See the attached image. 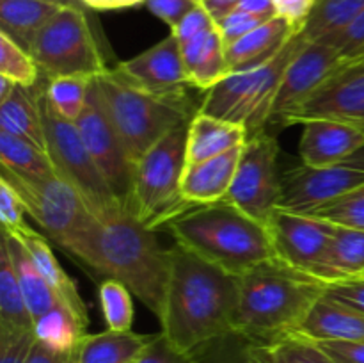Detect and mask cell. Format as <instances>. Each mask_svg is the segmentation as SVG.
<instances>
[{
  "mask_svg": "<svg viewBox=\"0 0 364 363\" xmlns=\"http://www.w3.org/2000/svg\"><path fill=\"white\" fill-rule=\"evenodd\" d=\"M95 273L121 281L160 319L171 274V249L128 209L91 216L64 249Z\"/></svg>",
  "mask_w": 364,
  "mask_h": 363,
  "instance_id": "6da1fadb",
  "label": "cell"
},
{
  "mask_svg": "<svg viewBox=\"0 0 364 363\" xmlns=\"http://www.w3.org/2000/svg\"><path fill=\"white\" fill-rule=\"evenodd\" d=\"M237 278L181 246L171 248V274L160 333L174 349L194 354L217 338L235 333Z\"/></svg>",
  "mask_w": 364,
  "mask_h": 363,
  "instance_id": "7a4b0ae2",
  "label": "cell"
},
{
  "mask_svg": "<svg viewBox=\"0 0 364 363\" xmlns=\"http://www.w3.org/2000/svg\"><path fill=\"white\" fill-rule=\"evenodd\" d=\"M237 288L235 333L269 345L297 333L329 285L274 256L237 276Z\"/></svg>",
  "mask_w": 364,
  "mask_h": 363,
  "instance_id": "3957f363",
  "label": "cell"
},
{
  "mask_svg": "<svg viewBox=\"0 0 364 363\" xmlns=\"http://www.w3.org/2000/svg\"><path fill=\"white\" fill-rule=\"evenodd\" d=\"M167 230L178 246L235 278L276 256L269 228L226 199L194 206Z\"/></svg>",
  "mask_w": 364,
  "mask_h": 363,
  "instance_id": "277c9868",
  "label": "cell"
},
{
  "mask_svg": "<svg viewBox=\"0 0 364 363\" xmlns=\"http://www.w3.org/2000/svg\"><path fill=\"white\" fill-rule=\"evenodd\" d=\"M306 39L295 34L265 64L230 71L206 91L198 112L245 127L249 137L269 130L270 112L283 75Z\"/></svg>",
  "mask_w": 364,
  "mask_h": 363,
  "instance_id": "5b68a950",
  "label": "cell"
},
{
  "mask_svg": "<svg viewBox=\"0 0 364 363\" xmlns=\"http://www.w3.org/2000/svg\"><path fill=\"white\" fill-rule=\"evenodd\" d=\"M92 84L134 164L169 132L194 117L188 110L135 88L114 70L92 78Z\"/></svg>",
  "mask_w": 364,
  "mask_h": 363,
  "instance_id": "8992f818",
  "label": "cell"
},
{
  "mask_svg": "<svg viewBox=\"0 0 364 363\" xmlns=\"http://www.w3.org/2000/svg\"><path fill=\"white\" fill-rule=\"evenodd\" d=\"M188 123L169 132L135 164L130 210L153 231L167 228L194 209L181 194Z\"/></svg>",
  "mask_w": 364,
  "mask_h": 363,
  "instance_id": "52a82bcc",
  "label": "cell"
},
{
  "mask_svg": "<svg viewBox=\"0 0 364 363\" xmlns=\"http://www.w3.org/2000/svg\"><path fill=\"white\" fill-rule=\"evenodd\" d=\"M41 112L46 135V152L55 166L57 173L75 187L84 199L85 206L95 217L109 216L116 210L124 209L110 191L109 184L100 173L92 160L80 132L73 121L60 117L41 93Z\"/></svg>",
  "mask_w": 364,
  "mask_h": 363,
  "instance_id": "ba28073f",
  "label": "cell"
},
{
  "mask_svg": "<svg viewBox=\"0 0 364 363\" xmlns=\"http://www.w3.org/2000/svg\"><path fill=\"white\" fill-rule=\"evenodd\" d=\"M31 53L48 80L57 77L95 78L109 70L85 9L78 7H63L39 32Z\"/></svg>",
  "mask_w": 364,
  "mask_h": 363,
  "instance_id": "9c48e42d",
  "label": "cell"
},
{
  "mask_svg": "<svg viewBox=\"0 0 364 363\" xmlns=\"http://www.w3.org/2000/svg\"><path fill=\"white\" fill-rule=\"evenodd\" d=\"M0 177L13 185L28 216L39 224L45 237L59 248L66 249L91 219L92 214L84 199L59 173L50 177H21L0 167Z\"/></svg>",
  "mask_w": 364,
  "mask_h": 363,
  "instance_id": "30bf717a",
  "label": "cell"
},
{
  "mask_svg": "<svg viewBox=\"0 0 364 363\" xmlns=\"http://www.w3.org/2000/svg\"><path fill=\"white\" fill-rule=\"evenodd\" d=\"M279 144L269 130L247 139L226 201L262 224H269L281 196Z\"/></svg>",
  "mask_w": 364,
  "mask_h": 363,
  "instance_id": "8fae6325",
  "label": "cell"
},
{
  "mask_svg": "<svg viewBox=\"0 0 364 363\" xmlns=\"http://www.w3.org/2000/svg\"><path fill=\"white\" fill-rule=\"evenodd\" d=\"M75 125H77L92 160L98 166L100 173L109 184L110 191L114 192L116 199L124 209L130 210L135 164L128 157L123 141L117 135L114 125L110 123L92 80L84 112L75 121Z\"/></svg>",
  "mask_w": 364,
  "mask_h": 363,
  "instance_id": "7c38bea8",
  "label": "cell"
},
{
  "mask_svg": "<svg viewBox=\"0 0 364 363\" xmlns=\"http://www.w3.org/2000/svg\"><path fill=\"white\" fill-rule=\"evenodd\" d=\"M114 71L135 88L164 102L173 103L192 114L198 112L192 110L191 100L187 96V88L191 85L181 59L180 41L173 32L151 48L119 63Z\"/></svg>",
  "mask_w": 364,
  "mask_h": 363,
  "instance_id": "4fadbf2b",
  "label": "cell"
},
{
  "mask_svg": "<svg viewBox=\"0 0 364 363\" xmlns=\"http://www.w3.org/2000/svg\"><path fill=\"white\" fill-rule=\"evenodd\" d=\"M343 63L345 59H341L334 46L306 41L284 71L270 112L269 128L287 127L288 120Z\"/></svg>",
  "mask_w": 364,
  "mask_h": 363,
  "instance_id": "5bb4252c",
  "label": "cell"
},
{
  "mask_svg": "<svg viewBox=\"0 0 364 363\" xmlns=\"http://www.w3.org/2000/svg\"><path fill=\"white\" fill-rule=\"evenodd\" d=\"M364 184V164L341 162L327 167L301 164L284 171L281 177V196L277 209L297 214H311L338 196Z\"/></svg>",
  "mask_w": 364,
  "mask_h": 363,
  "instance_id": "9a60e30c",
  "label": "cell"
},
{
  "mask_svg": "<svg viewBox=\"0 0 364 363\" xmlns=\"http://www.w3.org/2000/svg\"><path fill=\"white\" fill-rule=\"evenodd\" d=\"M267 228L274 255L288 265L315 276L333 241L334 224L306 214L277 209Z\"/></svg>",
  "mask_w": 364,
  "mask_h": 363,
  "instance_id": "2e32d148",
  "label": "cell"
},
{
  "mask_svg": "<svg viewBox=\"0 0 364 363\" xmlns=\"http://www.w3.org/2000/svg\"><path fill=\"white\" fill-rule=\"evenodd\" d=\"M311 120H334L364 127V57L345 59L336 73L288 120L287 127Z\"/></svg>",
  "mask_w": 364,
  "mask_h": 363,
  "instance_id": "e0dca14e",
  "label": "cell"
},
{
  "mask_svg": "<svg viewBox=\"0 0 364 363\" xmlns=\"http://www.w3.org/2000/svg\"><path fill=\"white\" fill-rule=\"evenodd\" d=\"M364 148V130L355 125L334 120H311L302 123L301 153L302 164L327 167L348 162Z\"/></svg>",
  "mask_w": 364,
  "mask_h": 363,
  "instance_id": "ac0fdd59",
  "label": "cell"
},
{
  "mask_svg": "<svg viewBox=\"0 0 364 363\" xmlns=\"http://www.w3.org/2000/svg\"><path fill=\"white\" fill-rule=\"evenodd\" d=\"M244 146L198 164H185L181 194L191 205L205 206L224 201L230 194Z\"/></svg>",
  "mask_w": 364,
  "mask_h": 363,
  "instance_id": "d6986e66",
  "label": "cell"
},
{
  "mask_svg": "<svg viewBox=\"0 0 364 363\" xmlns=\"http://www.w3.org/2000/svg\"><path fill=\"white\" fill-rule=\"evenodd\" d=\"M297 333L315 342H364V312L326 294L313 306Z\"/></svg>",
  "mask_w": 364,
  "mask_h": 363,
  "instance_id": "ffe728a7",
  "label": "cell"
},
{
  "mask_svg": "<svg viewBox=\"0 0 364 363\" xmlns=\"http://www.w3.org/2000/svg\"><path fill=\"white\" fill-rule=\"evenodd\" d=\"M191 88L208 91L228 75L226 45L217 25L188 41L180 43Z\"/></svg>",
  "mask_w": 364,
  "mask_h": 363,
  "instance_id": "44dd1931",
  "label": "cell"
},
{
  "mask_svg": "<svg viewBox=\"0 0 364 363\" xmlns=\"http://www.w3.org/2000/svg\"><path fill=\"white\" fill-rule=\"evenodd\" d=\"M247 139L249 134L242 125L196 112L188 123L185 159H187V164L205 162L230 149L244 146Z\"/></svg>",
  "mask_w": 364,
  "mask_h": 363,
  "instance_id": "7402d4cb",
  "label": "cell"
},
{
  "mask_svg": "<svg viewBox=\"0 0 364 363\" xmlns=\"http://www.w3.org/2000/svg\"><path fill=\"white\" fill-rule=\"evenodd\" d=\"M295 34H299L287 20L276 16L265 21L244 38L226 46L228 70L237 71L255 68L272 59ZM228 71V73H230Z\"/></svg>",
  "mask_w": 364,
  "mask_h": 363,
  "instance_id": "603a6c76",
  "label": "cell"
},
{
  "mask_svg": "<svg viewBox=\"0 0 364 363\" xmlns=\"http://www.w3.org/2000/svg\"><path fill=\"white\" fill-rule=\"evenodd\" d=\"M45 88L18 85L0 102V132L25 139L38 148L46 149L45 125L41 112V93Z\"/></svg>",
  "mask_w": 364,
  "mask_h": 363,
  "instance_id": "cb8c5ba5",
  "label": "cell"
},
{
  "mask_svg": "<svg viewBox=\"0 0 364 363\" xmlns=\"http://www.w3.org/2000/svg\"><path fill=\"white\" fill-rule=\"evenodd\" d=\"M327 285L359 280L364 276V231L336 226L326 258L315 274Z\"/></svg>",
  "mask_w": 364,
  "mask_h": 363,
  "instance_id": "d4e9b609",
  "label": "cell"
},
{
  "mask_svg": "<svg viewBox=\"0 0 364 363\" xmlns=\"http://www.w3.org/2000/svg\"><path fill=\"white\" fill-rule=\"evenodd\" d=\"M9 235L18 238V241L21 242V246L27 249L32 262L36 263L39 273L45 276V280L48 281L50 287L53 288V292L57 294L59 301L66 302L68 306H71V308H73L75 312L80 313V315L89 317L87 306H85L84 299L80 298V292H78L77 285H75V281L68 276L66 270L60 267V263L57 262L48 241H46L43 235H39L36 230H32L31 226H25L23 230Z\"/></svg>",
  "mask_w": 364,
  "mask_h": 363,
  "instance_id": "484cf974",
  "label": "cell"
},
{
  "mask_svg": "<svg viewBox=\"0 0 364 363\" xmlns=\"http://www.w3.org/2000/svg\"><path fill=\"white\" fill-rule=\"evenodd\" d=\"M60 9L45 0H0V32L31 52L39 32Z\"/></svg>",
  "mask_w": 364,
  "mask_h": 363,
  "instance_id": "4316f807",
  "label": "cell"
},
{
  "mask_svg": "<svg viewBox=\"0 0 364 363\" xmlns=\"http://www.w3.org/2000/svg\"><path fill=\"white\" fill-rule=\"evenodd\" d=\"M155 335L112 331L87 335L77 352V363H135Z\"/></svg>",
  "mask_w": 364,
  "mask_h": 363,
  "instance_id": "83f0119b",
  "label": "cell"
},
{
  "mask_svg": "<svg viewBox=\"0 0 364 363\" xmlns=\"http://www.w3.org/2000/svg\"><path fill=\"white\" fill-rule=\"evenodd\" d=\"M89 317L75 312L66 302H57L50 312L34 322L36 340L59 352H78L87 337Z\"/></svg>",
  "mask_w": 364,
  "mask_h": 363,
  "instance_id": "f1b7e54d",
  "label": "cell"
},
{
  "mask_svg": "<svg viewBox=\"0 0 364 363\" xmlns=\"http://www.w3.org/2000/svg\"><path fill=\"white\" fill-rule=\"evenodd\" d=\"M2 238L6 241L11 260H13L14 269H16L18 280H20L28 312H31L32 322H36L39 317L45 315L46 312H50L59 302V298H57L53 288L48 285V281L45 280V276L39 273V269L32 262L27 249L21 246V242L4 230Z\"/></svg>",
  "mask_w": 364,
  "mask_h": 363,
  "instance_id": "f546056e",
  "label": "cell"
},
{
  "mask_svg": "<svg viewBox=\"0 0 364 363\" xmlns=\"http://www.w3.org/2000/svg\"><path fill=\"white\" fill-rule=\"evenodd\" d=\"M0 330L34 331V322L4 238H0Z\"/></svg>",
  "mask_w": 364,
  "mask_h": 363,
  "instance_id": "4dcf8cb0",
  "label": "cell"
},
{
  "mask_svg": "<svg viewBox=\"0 0 364 363\" xmlns=\"http://www.w3.org/2000/svg\"><path fill=\"white\" fill-rule=\"evenodd\" d=\"M364 11V0H318L301 36L306 41L326 43Z\"/></svg>",
  "mask_w": 364,
  "mask_h": 363,
  "instance_id": "1f68e13d",
  "label": "cell"
},
{
  "mask_svg": "<svg viewBox=\"0 0 364 363\" xmlns=\"http://www.w3.org/2000/svg\"><path fill=\"white\" fill-rule=\"evenodd\" d=\"M0 164L21 177H50L57 173L46 149L7 132H0Z\"/></svg>",
  "mask_w": 364,
  "mask_h": 363,
  "instance_id": "d6a6232c",
  "label": "cell"
},
{
  "mask_svg": "<svg viewBox=\"0 0 364 363\" xmlns=\"http://www.w3.org/2000/svg\"><path fill=\"white\" fill-rule=\"evenodd\" d=\"M91 80L85 77L50 78L45 85V96L60 117L75 123L85 109Z\"/></svg>",
  "mask_w": 364,
  "mask_h": 363,
  "instance_id": "836d02e7",
  "label": "cell"
},
{
  "mask_svg": "<svg viewBox=\"0 0 364 363\" xmlns=\"http://www.w3.org/2000/svg\"><path fill=\"white\" fill-rule=\"evenodd\" d=\"M98 295L107 330L132 331V324H134V299H132V295L134 294L130 292V288L121 281L105 278L100 285Z\"/></svg>",
  "mask_w": 364,
  "mask_h": 363,
  "instance_id": "e575fe53",
  "label": "cell"
},
{
  "mask_svg": "<svg viewBox=\"0 0 364 363\" xmlns=\"http://www.w3.org/2000/svg\"><path fill=\"white\" fill-rule=\"evenodd\" d=\"M41 68L31 52L21 48L9 36L0 32V75L14 84L34 88L39 80Z\"/></svg>",
  "mask_w": 364,
  "mask_h": 363,
  "instance_id": "d590c367",
  "label": "cell"
},
{
  "mask_svg": "<svg viewBox=\"0 0 364 363\" xmlns=\"http://www.w3.org/2000/svg\"><path fill=\"white\" fill-rule=\"evenodd\" d=\"M269 363H334L315 340L294 333L265 345Z\"/></svg>",
  "mask_w": 364,
  "mask_h": 363,
  "instance_id": "8d00e7d4",
  "label": "cell"
},
{
  "mask_svg": "<svg viewBox=\"0 0 364 363\" xmlns=\"http://www.w3.org/2000/svg\"><path fill=\"white\" fill-rule=\"evenodd\" d=\"M306 216L329 221L336 226L364 231V184L338 196L336 199L326 203V205L313 210L311 214H306Z\"/></svg>",
  "mask_w": 364,
  "mask_h": 363,
  "instance_id": "74e56055",
  "label": "cell"
},
{
  "mask_svg": "<svg viewBox=\"0 0 364 363\" xmlns=\"http://www.w3.org/2000/svg\"><path fill=\"white\" fill-rule=\"evenodd\" d=\"M192 363H249V340L237 333L217 338L196 351Z\"/></svg>",
  "mask_w": 364,
  "mask_h": 363,
  "instance_id": "f35d334b",
  "label": "cell"
},
{
  "mask_svg": "<svg viewBox=\"0 0 364 363\" xmlns=\"http://www.w3.org/2000/svg\"><path fill=\"white\" fill-rule=\"evenodd\" d=\"M27 214L23 201L14 191L13 185L0 177V221H2V230L7 233H16L28 226L25 223L23 216Z\"/></svg>",
  "mask_w": 364,
  "mask_h": 363,
  "instance_id": "ab89813d",
  "label": "cell"
},
{
  "mask_svg": "<svg viewBox=\"0 0 364 363\" xmlns=\"http://www.w3.org/2000/svg\"><path fill=\"white\" fill-rule=\"evenodd\" d=\"M34 342V331L0 330V363H27Z\"/></svg>",
  "mask_w": 364,
  "mask_h": 363,
  "instance_id": "60d3db41",
  "label": "cell"
},
{
  "mask_svg": "<svg viewBox=\"0 0 364 363\" xmlns=\"http://www.w3.org/2000/svg\"><path fill=\"white\" fill-rule=\"evenodd\" d=\"M326 43L338 50L341 59L348 60L364 57V11L348 27H345L340 34Z\"/></svg>",
  "mask_w": 364,
  "mask_h": 363,
  "instance_id": "b9f144b4",
  "label": "cell"
},
{
  "mask_svg": "<svg viewBox=\"0 0 364 363\" xmlns=\"http://www.w3.org/2000/svg\"><path fill=\"white\" fill-rule=\"evenodd\" d=\"M269 20H263V18L256 16V14L247 13V11H242V9H235L228 14L224 20H220L217 23V28H219L220 36L224 39V45H231L235 43L237 39L244 38L245 34H249L251 31L258 28L259 25L265 23Z\"/></svg>",
  "mask_w": 364,
  "mask_h": 363,
  "instance_id": "7bdbcfd3",
  "label": "cell"
},
{
  "mask_svg": "<svg viewBox=\"0 0 364 363\" xmlns=\"http://www.w3.org/2000/svg\"><path fill=\"white\" fill-rule=\"evenodd\" d=\"M144 6L149 13L174 28L194 7L199 6V0H144Z\"/></svg>",
  "mask_w": 364,
  "mask_h": 363,
  "instance_id": "ee69618b",
  "label": "cell"
},
{
  "mask_svg": "<svg viewBox=\"0 0 364 363\" xmlns=\"http://www.w3.org/2000/svg\"><path fill=\"white\" fill-rule=\"evenodd\" d=\"M135 363H192V354L174 349L162 333L155 335Z\"/></svg>",
  "mask_w": 364,
  "mask_h": 363,
  "instance_id": "f6af8a7d",
  "label": "cell"
},
{
  "mask_svg": "<svg viewBox=\"0 0 364 363\" xmlns=\"http://www.w3.org/2000/svg\"><path fill=\"white\" fill-rule=\"evenodd\" d=\"M215 25L217 23L213 21V18L210 16V14L205 11V7L199 4V6L194 7V9H192L191 13H188L187 16L176 25V27L171 28V32L176 36L178 41L185 43L188 41V39L196 38V36L203 34V32L210 31V28H213Z\"/></svg>",
  "mask_w": 364,
  "mask_h": 363,
  "instance_id": "bcb514c9",
  "label": "cell"
},
{
  "mask_svg": "<svg viewBox=\"0 0 364 363\" xmlns=\"http://www.w3.org/2000/svg\"><path fill=\"white\" fill-rule=\"evenodd\" d=\"M318 0H274L277 16L287 20L301 34Z\"/></svg>",
  "mask_w": 364,
  "mask_h": 363,
  "instance_id": "7dc6e473",
  "label": "cell"
},
{
  "mask_svg": "<svg viewBox=\"0 0 364 363\" xmlns=\"http://www.w3.org/2000/svg\"><path fill=\"white\" fill-rule=\"evenodd\" d=\"M334 363H364V342L322 340L316 342Z\"/></svg>",
  "mask_w": 364,
  "mask_h": 363,
  "instance_id": "c3c4849f",
  "label": "cell"
},
{
  "mask_svg": "<svg viewBox=\"0 0 364 363\" xmlns=\"http://www.w3.org/2000/svg\"><path fill=\"white\" fill-rule=\"evenodd\" d=\"M327 294L331 295L336 301L345 302V305L352 306L355 310H361L364 312V280H350L343 281V283L331 285Z\"/></svg>",
  "mask_w": 364,
  "mask_h": 363,
  "instance_id": "681fc988",
  "label": "cell"
},
{
  "mask_svg": "<svg viewBox=\"0 0 364 363\" xmlns=\"http://www.w3.org/2000/svg\"><path fill=\"white\" fill-rule=\"evenodd\" d=\"M27 363H77V352H59L36 340Z\"/></svg>",
  "mask_w": 364,
  "mask_h": 363,
  "instance_id": "f907efd6",
  "label": "cell"
},
{
  "mask_svg": "<svg viewBox=\"0 0 364 363\" xmlns=\"http://www.w3.org/2000/svg\"><path fill=\"white\" fill-rule=\"evenodd\" d=\"M199 4L205 7V11L213 18V21L219 23L231 11L237 9L240 0H199Z\"/></svg>",
  "mask_w": 364,
  "mask_h": 363,
  "instance_id": "816d5d0a",
  "label": "cell"
},
{
  "mask_svg": "<svg viewBox=\"0 0 364 363\" xmlns=\"http://www.w3.org/2000/svg\"><path fill=\"white\" fill-rule=\"evenodd\" d=\"M238 9L256 14V16L263 18V20H272V18L277 16L274 0H240Z\"/></svg>",
  "mask_w": 364,
  "mask_h": 363,
  "instance_id": "f5cc1de1",
  "label": "cell"
},
{
  "mask_svg": "<svg viewBox=\"0 0 364 363\" xmlns=\"http://www.w3.org/2000/svg\"><path fill=\"white\" fill-rule=\"evenodd\" d=\"M87 9L96 11H112V9H127L144 4V0H82Z\"/></svg>",
  "mask_w": 364,
  "mask_h": 363,
  "instance_id": "db71d44e",
  "label": "cell"
},
{
  "mask_svg": "<svg viewBox=\"0 0 364 363\" xmlns=\"http://www.w3.org/2000/svg\"><path fill=\"white\" fill-rule=\"evenodd\" d=\"M249 363H269L265 345L249 342Z\"/></svg>",
  "mask_w": 364,
  "mask_h": 363,
  "instance_id": "11a10c76",
  "label": "cell"
},
{
  "mask_svg": "<svg viewBox=\"0 0 364 363\" xmlns=\"http://www.w3.org/2000/svg\"><path fill=\"white\" fill-rule=\"evenodd\" d=\"M14 88H16V84H14L13 80H9V78H6L0 75V102H2V100H6L7 96L13 93Z\"/></svg>",
  "mask_w": 364,
  "mask_h": 363,
  "instance_id": "9f6ffc18",
  "label": "cell"
},
{
  "mask_svg": "<svg viewBox=\"0 0 364 363\" xmlns=\"http://www.w3.org/2000/svg\"><path fill=\"white\" fill-rule=\"evenodd\" d=\"M45 2L55 4V6H60V7H78V9H87L82 0H45Z\"/></svg>",
  "mask_w": 364,
  "mask_h": 363,
  "instance_id": "6f0895ef",
  "label": "cell"
},
{
  "mask_svg": "<svg viewBox=\"0 0 364 363\" xmlns=\"http://www.w3.org/2000/svg\"><path fill=\"white\" fill-rule=\"evenodd\" d=\"M361 128H363V130H364V127H361Z\"/></svg>",
  "mask_w": 364,
  "mask_h": 363,
  "instance_id": "680465c9",
  "label": "cell"
},
{
  "mask_svg": "<svg viewBox=\"0 0 364 363\" xmlns=\"http://www.w3.org/2000/svg\"><path fill=\"white\" fill-rule=\"evenodd\" d=\"M363 280H364V276H363Z\"/></svg>",
  "mask_w": 364,
  "mask_h": 363,
  "instance_id": "91938a15",
  "label": "cell"
}]
</instances>
